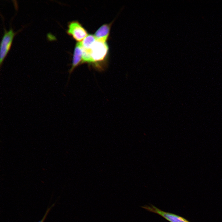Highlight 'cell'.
Segmentation results:
<instances>
[{
    "instance_id": "2",
    "label": "cell",
    "mask_w": 222,
    "mask_h": 222,
    "mask_svg": "<svg viewBox=\"0 0 222 222\" xmlns=\"http://www.w3.org/2000/svg\"><path fill=\"white\" fill-rule=\"evenodd\" d=\"M66 32L78 42H82L88 35L86 30L77 21H73L68 23Z\"/></svg>"
},
{
    "instance_id": "3",
    "label": "cell",
    "mask_w": 222,
    "mask_h": 222,
    "mask_svg": "<svg viewBox=\"0 0 222 222\" xmlns=\"http://www.w3.org/2000/svg\"><path fill=\"white\" fill-rule=\"evenodd\" d=\"M15 34L11 28H10L8 31L5 30L0 45V67L10 48Z\"/></svg>"
},
{
    "instance_id": "5",
    "label": "cell",
    "mask_w": 222,
    "mask_h": 222,
    "mask_svg": "<svg viewBox=\"0 0 222 222\" xmlns=\"http://www.w3.org/2000/svg\"><path fill=\"white\" fill-rule=\"evenodd\" d=\"M83 50L81 42L77 43L75 46L72 66L68 72L70 75L79 64H82Z\"/></svg>"
},
{
    "instance_id": "7",
    "label": "cell",
    "mask_w": 222,
    "mask_h": 222,
    "mask_svg": "<svg viewBox=\"0 0 222 222\" xmlns=\"http://www.w3.org/2000/svg\"><path fill=\"white\" fill-rule=\"evenodd\" d=\"M96 40V39L94 35L91 34L88 35L81 42L83 48L86 50L90 49Z\"/></svg>"
},
{
    "instance_id": "1",
    "label": "cell",
    "mask_w": 222,
    "mask_h": 222,
    "mask_svg": "<svg viewBox=\"0 0 222 222\" xmlns=\"http://www.w3.org/2000/svg\"><path fill=\"white\" fill-rule=\"evenodd\" d=\"M88 50L91 58L90 64L98 70H103L106 66L105 60L109 51L106 42L96 40Z\"/></svg>"
},
{
    "instance_id": "8",
    "label": "cell",
    "mask_w": 222,
    "mask_h": 222,
    "mask_svg": "<svg viewBox=\"0 0 222 222\" xmlns=\"http://www.w3.org/2000/svg\"><path fill=\"white\" fill-rule=\"evenodd\" d=\"M53 205H54V204H53L52 206H51V207H50V208H48V209H47V211H46V213H45L44 216H43V218L41 220L39 221H38V222H43V221H44V220H45V218H46V216H47V215L48 212H49V211L50 210V209H51V207H52Z\"/></svg>"
},
{
    "instance_id": "6",
    "label": "cell",
    "mask_w": 222,
    "mask_h": 222,
    "mask_svg": "<svg viewBox=\"0 0 222 222\" xmlns=\"http://www.w3.org/2000/svg\"><path fill=\"white\" fill-rule=\"evenodd\" d=\"M111 24H105L100 27L95 34L96 40L106 42L109 37Z\"/></svg>"
},
{
    "instance_id": "4",
    "label": "cell",
    "mask_w": 222,
    "mask_h": 222,
    "mask_svg": "<svg viewBox=\"0 0 222 222\" xmlns=\"http://www.w3.org/2000/svg\"><path fill=\"white\" fill-rule=\"evenodd\" d=\"M142 207L149 212L161 216L170 222H190L183 217L161 210L152 205H145Z\"/></svg>"
}]
</instances>
